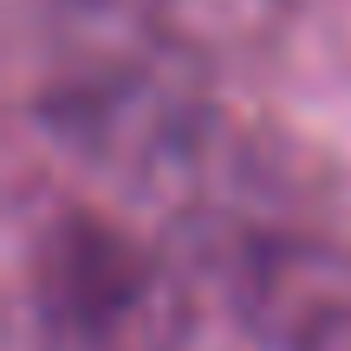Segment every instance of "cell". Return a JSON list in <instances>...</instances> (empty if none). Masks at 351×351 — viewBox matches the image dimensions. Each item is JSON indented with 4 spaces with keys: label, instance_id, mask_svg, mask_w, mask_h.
I'll list each match as a JSON object with an SVG mask.
<instances>
[{
    "label": "cell",
    "instance_id": "obj_1",
    "mask_svg": "<svg viewBox=\"0 0 351 351\" xmlns=\"http://www.w3.org/2000/svg\"><path fill=\"white\" fill-rule=\"evenodd\" d=\"M39 351H189L195 293L150 241L98 208H52L26 247Z\"/></svg>",
    "mask_w": 351,
    "mask_h": 351
},
{
    "label": "cell",
    "instance_id": "obj_2",
    "mask_svg": "<svg viewBox=\"0 0 351 351\" xmlns=\"http://www.w3.org/2000/svg\"><path fill=\"white\" fill-rule=\"evenodd\" d=\"M39 117L59 143L124 176L182 169L208 137L202 91L176 46H91L39 91Z\"/></svg>",
    "mask_w": 351,
    "mask_h": 351
},
{
    "label": "cell",
    "instance_id": "obj_3",
    "mask_svg": "<svg viewBox=\"0 0 351 351\" xmlns=\"http://www.w3.org/2000/svg\"><path fill=\"white\" fill-rule=\"evenodd\" d=\"M228 313L261 351H351V247L313 228L241 234L221 261Z\"/></svg>",
    "mask_w": 351,
    "mask_h": 351
}]
</instances>
